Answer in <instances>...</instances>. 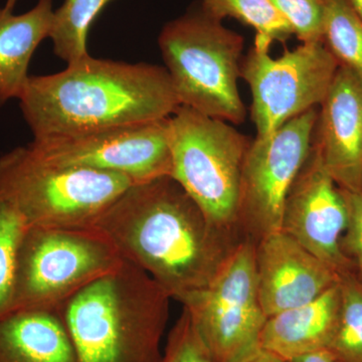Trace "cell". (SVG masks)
Here are the masks:
<instances>
[{"mask_svg":"<svg viewBox=\"0 0 362 362\" xmlns=\"http://www.w3.org/2000/svg\"><path fill=\"white\" fill-rule=\"evenodd\" d=\"M94 228L181 304L211 284L244 239L214 226L169 175L131 185Z\"/></svg>","mask_w":362,"mask_h":362,"instance_id":"obj_1","label":"cell"},{"mask_svg":"<svg viewBox=\"0 0 362 362\" xmlns=\"http://www.w3.org/2000/svg\"><path fill=\"white\" fill-rule=\"evenodd\" d=\"M33 138L163 120L180 106L164 66L96 59L30 76L18 97Z\"/></svg>","mask_w":362,"mask_h":362,"instance_id":"obj_2","label":"cell"},{"mask_svg":"<svg viewBox=\"0 0 362 362\" xmlns=\"http://www.w3.org/2000/svg\"><path fill=\"white\" fill-rule=\"evenodd\" d=\"M170 300L146 272L122 259L58 313L77 362H160Z\"/></svg>","mask_w":362,"mask_h":362,"instance_id":"obj_3","label":"cell"},{"mask_svg":"<svg viewBox=\"0 0 362 362\" xmlns=\"http://www.w3.org/2000/svg\"><path fill=\"white\" fill-rule=\"evenodd\" d=\"M158 45L180 105L233 125L246 120L238 87L243 35L199 6L166 23Z\"/></svg>","mask_w":362,"mask_h":362,"instance_id":"obj_4","label":"cell"},{"mask_svg":"<svg viewBox=\"0 0 362 362\" xmlns=\"http://www.w3.org/2000/svg\"><path fill=\"white\" fill-rule=\"evenodd\" d=\"M134 181L127 176L44 160L26 146L0 157V194L28 228H93Z\"/></svg>","mask_w":362,"mask_h":362,"instance_id":"obj_5","label":"cell"},{"mask_svg":"<svg viewBox=\"0 0 362 362\" xmlns=\"http://www.w3.org/2000/svg\"><path fill=\"white\" fill-rule=\"evenodd\" d=\"M171 177L216 228L242 232L240 180L252 140L233 124L180 105L168 118Z\"/></svg>","mask_w":362,"mask_h":362,"instance_id":"obj_6","label":"cell"},{"mask_svg":"<svg viewBox=\"0 0 362 362\" xmlns=\"http://www.w3.org/2000/svg\"><path fill=\"white\" fill-rule=\"evenodd\" d=\"M96 228H28L14 273L11 313L58 312L74 295L122 262Z\"/></svg>","mask_w":362,"mask_h":362,"instance_id":"obj_7","label":"cell"},{"mask_svg":"<svg viewBox=\"0 0 362 362\" xmlns=\"http://www.w3.org/2000/svg\"><path fill=\"white\" fill-rule=\"evenodd\" d=\"M255 247L245 237L211 284L182 303L214 362H247L262 351L268 317L259 301Z\"/></svg>","mask_w":362,"mask_h":362,"instance_id":"obj_8","label":"cell"},{"mask_svg":"<svg viewBox=\"0 0 362 362\" xmlns=\"http://www.w3.org/2000/svg\"><path fill=\"white\" fill-rule=\"evenodd\" d=\"M271 42L255 37L242 61L240 78L251 89L257 136L271 134L286 122L320 106L339 63L323 42L285 49L272 58Z\"/></svg>","mask_w":362,"mask_h":362,"instance_id":"obj_9","label":"cell"},{"mask_svg":"<svg viewBox=\"0 0 362 362\" xmlns=\"http://www.w3.org/2000/svg\"><path fill=\"white\" fill-rule=\"evenodd\" d=\"M319 110L252 140L240 180L239 226L255 243L282 228L286 199L310 153Z\"/></svg>","mask_w":362,"mask_h":362,"instance_id":"obj_10","label":"cell"},{"mask_svg":"<svg viewBox=\"0 0 362 362\" xmlns=\"http://www.w3.org/2000/svg\"><path fill=\"white\" fill-rule=\"evenodd\" d=\"M28 148L52 164L117 173L134 182L170 176L168 118L123 127L33 138Z\"/></svg>","mask_w":362,"mask_h":362,"instance_id":"obj_11","label":"cell"},{"mask_svg":"<svg viewBox=\"0 0 362 362\" xmlns=\"http://www.w3.org/2000/svg\"><path fill=\"white\" fill-rule=\"evenodd\" d=\"M349 216L344 192L312 144L286 199L281 230L341 276L354 269L341 247Z\"/></svg>","mask_w":362,"mask_h":362,"instance_id":"obj_12","label":"cell"},{"mask_svg":"<svg viewBox=\"0 0 362 362\" xmlns=\"http://www.w3.org/2000/svg\"><path fill=\"white\" fill-rule=\"evenodd\" d=\"M255 267L259 301L267 317L313 301L340 279L327 264L283 230L256 243Z\"/></svg>","mask_w":362,"mask_h":362,"instance_id":"obj_13","label":"cell"},{"mask_svg":"<svg viewBox=\"0 0 362 362\" xmlns=\"http://www.w3.org/2000/svg\"><path fill=\"white\" fill-rule=\"evenodd\" d=\"M313 145L339 187L362 192V75L349 66H339L320 104Z\"/></svg>","mask_w":362,"mask_h":362,"instance_id":"obj_14","label":"cell"},{"mask_svg":"<svg viewBox=\"0 0 362 362\" xmlns=\"http://www.w3.org/2000/svg\"><path fill=\"white\" fill-rule=\"evenodd\" d=\"M340 311L339 282L309 303L267 318L261 349L281 361L328 350Z\"/></svg>","mask_w":362,"mask_h":362,"instance_id":"obj_15","label":"cell"},{"mask_svg":"<svg viewBox=\"0 0 362 362\" xmlns=\"http://www.w3.org/2000/svg\"><path fill=\"white\" fill-rule=\"evenodd\" d=\"M54 11L52 0H39L23 14L0 7V109L21 96L35 49L49 39Z\"/></svg>","mask_w":362,"mask_h":362,"instance_id":"obj_16","label":"cell"},{"mask_svg":"<svg viewBox=\"0 0 362 362\" xmlns=\"http://www.w3.org/2000/svg\"><path fill=\"white\" fill-rule=\"evenodd\" d=\"M0 362H77L58 312L18 311L0 320Z\"/></svg>","mask_w":362,"mask_h":362,"instance_id":"obj_17","label":"cell"},{"mask_svg":"<svg viewBox=\"0 0 362 362\" xmlns=\"http://www.w3.org/2000/svg\"><path fill=\"white\" fill-rule=\"evenodd\" d=\"M114 0H65L54 11L49 39L54 52L68 64L88 56L90 26L102 11Z\"/></svg>","mask_w":362,"mask_h":362,"instance_id":"obj_18","label":"cell"},{"mask_svg":"<svg viewBox=\"0 0 362 362\" xmlns=\"http://www.w3.org/2000/svg\"><path fill=\"white\" fill-rule=\"evenodd\" d=\"M199 6L211 18L223 21L235 18L251 26L256 37L273 44H285L292 37L293 30L270 0H201Z\"/></svg>","mask_w":362,"mask_h":362,"instance_id":"obj_19","label":"cell"},{"mask_svg":"<svg viewBox=\"0 0 362 362\" xmlns=\"http://www.w3.org/2000/svg\"><path fill=\"white\" fill-rule=\"evenodd\" d=\"M323 42L340 66L362 75V18L351 0H323Z\"/></svg>","mask_w":362,"mask_h":362,"instance_id":"obj_20","label":"cell"},{"mask_svg":"<svg viewBox=\"0 0 362 362\" xmlns=\"http://www.w3.org/2000/svg\"><path fill=\"white\" fill-rule=\"evenodd\" d=\"M340 311L328 351L337 362H362V283L354 272L339 279Z\"/></svg>","mask_w":362,"mask_h":362,"instance_id":"obj_21","label":"cell"},{"mask_svg":"<svg viewBox=\"0 0 362 362\" xmlns=\"http://www.w3.org/2000/svg\"><path fill=\"white\" fill-rule=\"evenodd\" d=\"M26 228L21 214L0 194V320L11 313L16 258Z\"/></svg>","mask_w":362,"mask_h":362,"instance_id":"obj_22","label":"cell"},{"mask_svg":"<svg viewBox=\"0 0 362 362\" xmlns=\"http://www.w3.org/2000/svg\"><path fill=\"white\" fill-rule=\"evenodd\" d=\"M281 16L291 25L302 42H323L325 6L323 0H270Z\"/></svg>","mask_w":362,"mask_h":362,"instance_id":"obj_23","label":"cell"},{"mask_svg":"<svg viewBox=\"0 0 362 362\" xmlns=\"http://www.w3.org/2000/svg\"><path fill=\"white\" fill-rule=\"evenodd\" d=\"M160 362H214L185 308L169 332Z\"/></svg>","mask_w":362,"mask_h":362,"instance_id":"obj_24","label":"cell"},{"mask_svg":"<svg viewBox=\"0 0 362 362\" xmlns=\"http://www.w3.org/2000/svg\"><path fill=\"white\" fill-rule=\"evenodd\" d=\"M349 206V225L341 239L342 251L356 269V277L362 283V192L343 189Z\"/></svg>","mask_w":362,"mask_h":362,"instance_id":"obj_25","label":"cell"},{"mask_svg":"<svg viewBox=\"0 0 362 362\" xmlns=\"http://www.w3.org/2000/svg\"><path fill=\"white\" fill-rule=\"evenodd\" d=\"M287 362H337L332 354L328 350H320L313 354L297 357Z\"/></svg>","mask_w":362,"mask_h":362,"instance_id":"obj_26","label":"cell"},{"mask_svg":"<svg viewBox=\"0 0 362 362\" xmlns=\"http://www.w3.org/2000/svg\"><path fill=\"white\" fill-rule=\"evenodd\" d=\"M247 362H285L279 359L278 357L272 356V354H268V352L263 351L262 350L259 354H257L256 356L252 357V358L250 359Z\"/></svg>","mask_w":362,"mask_h":362,"instance_id":"obj_27","label":"cell"},{"mask_svg":"<svg viewBox=\"0 0 362 362\" xmlns=\"http://www.w3.org/2000/svg\"><path fill=\"white\" fill-rule=\"evenodd\" d=\"M16 2H18V0H6V6L4 7L6 9V11H13Z\"/></svg>","mask_w":362,"mask_h":362,"instance_id":"obj_28","label":"cell"},{"mask_svg":"<svg viewBox=\"0 0 362 362\" xmlns=\"http://www.w3.org/2000/svg\"><path fill=\"white\" fill-rule=\"evenodd\" d=\"M351 2L362 18V0H351Z\"/></svg>","mask_w":362,"mask_h":362,"instance_id":"obj_29","label":"cell"}]
</instances>
